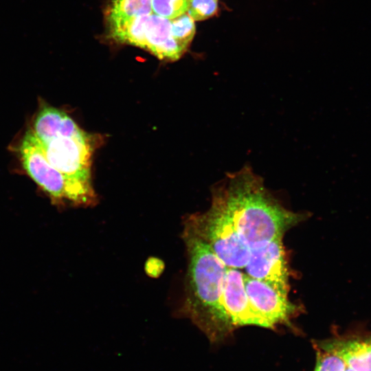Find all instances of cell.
I'll return each mask as SVG.
<instances>
[{"mask_svg":"<svg viewBox=\"0 0 371 371\" xmlns=\"http://www.w3.org/2000/svg\"><path fill=\"white\" fill-rule=\"evenodd\" d=\"M74 123L64 111L45 105L36 117L32 131L42 144H45L68 133Z\"/></svg>","mask_w":371,"mask_h":371,"instance_id":"11","label":"cell"},{"mask_svg":"<svg viewBox=\"0 0 371 371\" xmlns=\"http://www.w3.org/2000/svg\"><path fill=\"white\" fill-rule=\"evenodd\" d=\"M218 9V0H188L186 13L194 21H199L215 15Z\"/></svg>","mask_w":371,"mask_h":371,"instance_id":"16","label":"cell"},{"mask_svg":"<svg viewBox=\"0 0 371 371\" xmlns=\"http://www.w3.org/2000/svg\"><path fill=\"white\" fill-rule=\"evenodd\" d=\"M187 254L184 297L179 313L190 319L210 341L234 328L222 304L226 265L204 242L183 231Z\"/></svg>","mask_w":371,"mask_h":371,"instance_id":"2","label":"cell"},{"mask_svg":"<svg viewBox=\"0 0 371 371\" xmlns=\"http://www.w3.org/2000/svg\"><path fill=\"white\" fill-rule=\"evenodd\" d=\"M152 13V0H113L107 18L128 19Z\"/></svg>","mask_w":371,"mask_h":371,"instance_id":"12","label":"cell"},{"mask_svg":"<svg viewBox=\"0 0 371 371\" xmlns=\"http://www.w3.org/2000/svg\"><path fill=\"white\" fill-rule=\"evenodd\" d=\"M317 345L339 355L354 371H371V332L355 329Z\"/></svg>","mask_w":371,"mask_h":371,"instance_id":"9","label":"cell"},{"mask_svg":"<svg viewBox=\"0 0 371 371\" xmlns=\"http://www.w3.org/2000/svg\"><path fill=\"white\" fill-rule=\"evenodd\" d=\"M316 350V364L314 371H344L347 367L345 361L337 354L315 345Z\"/></svg>","mask_w":371,"mask_h":371,"instance_id":"14","label":"cell"},{"mask_svg":"<svg viewBox=\"0 0 371 371\" xmlns=\"http://www.w3.org/2000/svg\"><path fill=\"white\" fill-rule=\"evenodd\" d=\"M243 269L247 276L266 282L288 297L289 272L282 238L250 249L249 259Z\"/></svg>","mask_w":371,"mask_h":371,"instance_id":"6","label":"cell"},{"mask_svg":"<svg viewBox=\"0 0 371 371\" xmlns=\"http://www.w3.org/2000/svg\"><path fill=\"white\" fill-rule=\"evenodd\" d=\"M188 0H152L153 14L173 19L187 12Z\"/></svg>","mask_w":371,"mask_h":371,"instance_id":"15","label":"cell"},{"mask_svg":"<svg viewBox=\"0 0 371 371\" xmlns=\"http://www.w3.org/2000/svg\"><path fill=\"white\" fill-rule=\"evenodd\" d=\"M183 229L197 237L212 249L227 267L242 269L247 265L250 249L241 238L223 203L212 196L210 208L188 215Z\"/></svg>","mask_w":371,"mask_h":371,"instance_id":"3","label":"cell"},{"mask_svg":"<svg viewBox=\"0 0 371 371\" xmlns=\"http://www.w3.org/2000/svg\"><path fill=\"white\" fill-rule=\"evenodd\" d=\"M244 275L240 269L227 268L223 284L222 304L234 328L247 325L266 328L264 320L249 302Z\"/></svg>","mask_w":371,"mask_h":371,"instance_id":"8","label":"cell"},{"mask_svg":"<svg viewBox=\"0 0 371 371\" xmlns=\"http://www.w3.org/2000/svg\"><path fill=\"white\" fill-rule=\"evenodd\" d=\"M245 288L253 309L264 320L266 328L289 323L296 306L266 282L244 275Z\"/></svg>","mask_w":371,"mask_h":371,"instance_id":"7","label":"cell"},{"mask_svg":"<svg viewBox=\"0 0 371 371\" xmlns=\"http://www.w3.org/2000/svg\"><path fill=\"white\" fill-rule=\"evenodd\" d=\"M171 34L180 47L186 52L195 34L194 21L186 12L170 19Z\"/></svg>","mask_w":371,"mask_h":371,"instance_id":"13","label":"cell"},{"mask_svg":"<svg viewBox=\"0 0 371 371\" xmlns=\"http://www.w3.org/2000/svg\"><path fill=\"white\" fill-rule=\"evenodd\" d=\"M212 196L223 203L249 249L282 238L304 216L284 207L248 166L229 174L214 188Z\"/></svg>","mask_w":371,"mask_h":371,"instance_id":"1","label":"cell"},{"mask_svg":"<svg viewBox=\"0 0 371 371\" xmlns=\"http://www.w3.org/2000/svg\"><path fill=\"white\" fill-rule=\"evenodd\" d=\"M144 41V49L161 60H177L185 52L172 36L170 19L153 13L146 21Z\"/></svg>","mask_w":371,"mask_h":371,"instance_id":"10","label":"cell"},{"mask_svg":"<svg viewBox=\"0 0 371 371\" xmlns=\"http://www.w3.org/2000/svg\"><path fill=\"white\" fill-rule=\"evenodd\" d=\"M344 371H354V370L347 366Z\"/></svg>","mask_w":371,"mask_h":371,"instance_id":"18","label":"cell"},{"mask_svg":"<svg viewBox=\"0 0 371 371\" xmlns=\"http://www.w3.org/2000/svg\"><path fill=\"white\" fill-rule=\"evenodd\" d=\"M19 154L24 169L56 203L76 207L96 204L98 197L94 189L69 179L51 165L41 142L32 131L24 135Z\"/></svg>","mask_w":371,"mask_h":371,"instance_id":"4","label":"cell"},{"mask_svg":"<svg viewBox=\"0 0 371 371\" xmlns=\"http://www.w3.org/2000/svg\"><path fill=\"white\" fill-rule=\"evenodd\" d=\"M164 265L163 262L157 258L148 259L146 263V271L148 276L157 277L163 271Z\"/></svg>","mask_w":371,"mask_h":371,"instance_id":"17","label":"cell"},{"mask_svg":"<svg viewBox=\"0 0 371 371\" xmlns=\"http://www.w3.org/2000/svg\"><path fill=\"white\" fill-rule=\"evenodd\" d=\"M98 137L82 131L72 136H57L42 144L48 161L69 179L93 189L91 179L92 156Z\"/></svg>","mask_w":371,"mask_h":371,"instance_id":"5","label":"cell"}]
</instances>
